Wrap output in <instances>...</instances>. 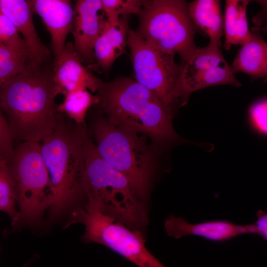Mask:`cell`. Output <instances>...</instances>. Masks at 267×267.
<instances>
[{"instance_id": "6da1fadb", "label": "cell", "mask_w": 267, "mask_h": 267, "mask_svg": "<svg viewBox=\"0 0 267 267\" xmlns=\"http://www.w3.org/2000/svg\"><path fill=\"white\" fill-rule=\"evenodd\" d=\"M52 71L27 65L0 87V106L13 140L41 142L58 119Z\"/></svg>"}, {"instance_id": "7a4b0ae2", "label": "cell", "mask_w": 267, "mask_h": 267, "mask_svg": "<svg viewBox=\"0 0 267 267\" xmlns=\"http://www.w3.org/2000/svg\"><path fill=\"white\" fill-rule=\"evenodd\" d=\"M97 92L98 104L111 123L159 143L178 138L170 109L134 79L122 77L103 82Z\"/></svg>"}, {"instance_id": "3957f363", "label": "cell", "mask_w": 267, "mask_h": 267, "mask_svg": "<svg viewBox=\"0 0 267 267\" xmlns=\"http://www.w3.org/2000/svg\"><path fill=\"white\" fill-rule=\"evenodd\" d=\"M88 136L84 124H73L58 116L53 131L41 141L52 192L48 209L51 218L61 216L84 191V147Z\"/></svg>"}, {"instance_id": "277c9868", "label": "cell", "mask_w": 267, "mask_h": 267, "mask_svg": "<svg viewBox=\"0 0 267 267\" xmlns=\"http://www.w3.org/2000/svg\"><path fill=\"white\" fill-rule=\"evenodd\" d=\"M84 191L104 214L136 229L147 222L145 197L134 183L99 154L88 136L84 147Z\"/></svg>"}, {"instance_id": "5b68a950", "label": "cell", "mask_w": 267, "mask_h": 267, "mask_svg": "<svg viewBox=\"0 0 267 267\" xmlns=\"http://www.w3.org/2000/svg\"><path fill=\"white\" fill-rule=\"evenodd\" d=\"M94 143L101 157L124 174L145 196L155 171V161L139 134L98 118L92 125Z\"/></svg>"}, {"instance_id": "8992f818", "label": "cell", "mask_w": 267, "mask_h": 267, "mask_svg": "<svg viewBox=\"0 0 267 267\" xmlns=\"http://www.w3.org/2000/svg\"><path fill=\"white\" fill-rule=\"evenodd\" d=\"M137 14L135 33L160 50L181 59L197 46L198 29L189 15L187 0H144Z\"/></svg>"}, {"instance_id": "52a82bcc", "label": "cell", "mask_w": 267, "mask_h": 267, "mask_svg": "<svg viewBox=\"0 0 267 267\" xmlns=\"http://www.w3.org/2000/svg\"><path fill=\"white\" fill-rule=\"evenodd\" d=\"M75 223L84 226L86 243L104 245L139 267H164L147 249L138 229L104 214L90 199L84 208L72 212L67 226Z\"/></svg>"}, {"instance_id": "ba28073f", "label": "cell", "mask_w": 267, "mask_h": 267, "mask_svg": "<svg viewBox=\"0 0 267 267\" xmlns=\"http://www.w3.org/2000/svg\"><path fill=\"white\" fill-rule=\"evenodd\" d=\"M7 163L20 218L35 223L49 209L52 200L49 175L41 154L40 142H19Z\"/></svg>"}, {"instance_id": "9c48e42d", "label": "cell", "mask_w": 267, "mask_h": 267, "mask_svg": "<svg viewBox=\"0 0 267 267\" xmlns=\"http://www.w3.org/2000/svg\"><path fill=\"white\" fill-rule=\"evenodd\" d=\"M127 44L134 80L170 109L172 104L180 100L181 66L176 61L175 55L152 45L130 29Z\"/></svg>"}, {"instance_id": "30bf717a", "label": "cell", "mask_w": 267, "mask_h": 267, "mask_svg": "<svg viewBox=\"0 0 267 267\" xmlns=\"http://www.w3.org/2000/svg\"><path fill=\"white\" fill-rule=\"evenodd\" d=\"M107 20L100 0H76L74 8L73 45L83 61L94 63V42Z\"/></svg>"}, {"instance_id": "8fae6325", "label": "cell", "mask_w": 267, "mask_h": 267, "mask_svg": "<svg viewBox=\"0 0 267 267\" xmlns=\"http://www.w3.org/2000/svg\"><path fill=\"white\" fill-rule=\"evenodd\" d=\"M52 72L55 96L80 89L95 92L103 82L84 66L82 59L70 42L66 43L61 55L55 60Z\"/></svg>"}, {"instance_id": "7c38bea8", "label": "cell", "mask_w": 267, "mask_h": 267, "mask_svg": "<svg viewBox=\"0 0 267 267\" xmlns=\"http://www.w3.org/2000/svg\"><path fill=\"white\" fill-rule=\"evenodd\" d=\"M164 227L167 235L176 239L195 235L214 242H223L242 235H259L254 222L238 224L227 220H216L193 224L173 215L166 219Z\"/></svg>"}, {"instance_id": "4fadbf2b", "label": "cell", "mask_w": 267, "mask_h": 267, "mask_svg": "<svg viewBox=\"0 0 267 267\" xmlns=\"http://www.w3.org/2000/svg\"><path fill=\"white\" fill-rule=\"evenodd\" d=\"M73 0H31L33 12L41 17L50 34L55 60L61 55L67 37L72 31Z\"/></svg>"}, {"instance_id": "5bb4252c", "label": "cell", "mask_w": 267, "mask_h": 267, "mask_svg": "<svg viewBox=\"0 0 267 267\" xmlns=\"http://www.w3.org/2000/svg\"><path fill=\"white\" fill-rule=\"evenodd\" d=\"M0 9L22 35L28 50L29 63L34 66L43 64L50 51L36 31L31 0H0Z\"/></svg>"}, {"instance_id": "9a60e30c", "label": "cell", "mask_w": 267, "mask_h": 267, "mask_svg": "<svg viewBox=\"0 0 267 267\" xmlns=\"http://www.w3.org/2000/svg\"><path fill=\"white\" fill-rule=\"evenodd\" d=\"M129 28L127 22L120 18L107 19L96 38L93 48L94 60L104 71L125 51Z\"/></svg>"}, {"instance_id": "2e32d148", "label": "cell", "mask_w": 267, "mask_h": 267, "mask_svg": "<svg viewBox=\"0 0 267 267\" xmlns=\"http://www.w3.org/2000/svg\"><path fill=\"white\" fill-rule=\"evenodd\" d=\"M221 85L241 86L230 66L226 62L219 66L188 72L181 71L180 77V100L185 104L193 92Z\"/></svg>"}, {"instance_id": "e0dca14e", "label": "cell", "mask_w": 267, "mask_h": 267, "mask_svg": "<svg viewBox=\"0 0 267 267\" xmlns=\"http://www.w3.org/2000/svg\"><path fill=\"white\" fill-rule=\"evenodd\" d=\"M241 45L230 66L233 72L244 73L253 78L266 77L267 44L264 38L252 32L251 37Z\"/></svg>"}, {"instance_id": "ac0fdd59", "label": "cell", "mask_w": 267, "mask_h": 267, "mask_svg": "<svg viewBox=\"0 0 267 267\" xmlns=\"http://www.w3.org/2000/svg\"><path fill=\"white\" fill-rule=\"evenodd\" d=\"M188 8L197 28L209 38V43L221 47L223 34V18L220 0H194L188 2Z\"/></svg>"}, {"instance_id": "d6986e66", "label": "cell", "mask_w": 267, "mask_h": 267, "mask_svg": "<svg viewBox=\"0 0 267 267\" xmlns=\"http://www.w3.org/2000/svg\"><path fill=\"white\" fill-rule=\"evenodd\" d=\"M252 0H225L224 46L227 50L234 45H242L251 36L247 18V7Z\"/></svg>"}, {"instance_id": "ffe728a7", "label": "cell", "mask_w": 267, "mask_h": 267, "mask_svg": "<svg viewBox=\"0 0 267 267\" xmlns=\"http://www.w3.org/2000/svg\"><path fill=\"white\" fill-rule=\"evenodd\" d=\"M99 98L87 89H80L64 95L63 101L56 105L57 113L65 114L77 125H83L89 109L98 104Z\"/></svg>"}, {"instance_id": "44dd1931", "label": "cell", "mask_w": 267, "mask_h": 267, "mask_svg": "<svg viewBox=\"0 0 267 267\" xmlns=\"http://www.w3.org/2000/svg\"><path fill=\"white\" fill-rule=\"evenodd\" d=\"M28 62V51L0 43V87L7 80L22 72Z\"/></svg>"}, {"instance_id": "7402d4cb", "label": "cell", "mask_w": 267, "mask_h": 267, "mask_svg": "<svg viewBox=\"0 0 267 267\" xmlns=\"http://www.w3.org/2000/svg\"><path fill=\"white\" fill-rule=\"evenodd\" d=\"M16 204L15 187L7 161L0 157V211L8 215L13 225L20 219Z\"/></svg>"}, {"instance_id": "603a6c76", "label": "cell", "mask_w": 267, "mask_h": 267, "mask_svg": "<svg viewBox=\"0 0 267 267\" xmlns=\"http://www.w3.org/2000/svg\"><path fill=\"white\" fill-rule=\"evenodd\" d=\"M107 19L117 20L121 15L137 14L141 0H100Z\"/></svg>"}, {"instance_id": "cb8c5ba5", "label": "cell", "mask_w": 267, "mask_h": 267, "mask_svg": "<svg viewBox=\"0 0 267 267\" xmlns=\"http://www.w3.org/2000/svg\"><path fill=\"white\" fill-rule=\"evenodd\" d=\"M0 43L12 46L27 48L24 40L21 37L16 27L0 9Z\"/></svg>"}, {"instance_id": "d4e9b609", "label": "cell", "mask_w": 267, "mask_h": 267, "mask_svg": "<svg viewBox=\"0 0 267 267\" xmlns=\"http://www.w3.org/2000/svg\"><path fill=\"white\" fill-rule=\"evenodd\" d=\"M13 141L7 119L0 106V157L7 162L13 153Z\"/></svg>"}, {"instance_id": "484cf974", "label": "cell", "mask_w": 267, "mask_h": 267, "mask_svg": "<svg viewBox=\"0 0 267 267\" xmlns=\"http://www.w3.org/2000/svg\"><path fill=\"white\" fill-rule=\"evenodd\" d=\"M267 102L262 99L255 103L249 109L251 122L254 128L262 134L267 133Z\"/></svg>"}, {"instance_id": "4316f807", "label": "cell", "mask_w": 267, "mask_h": 267, "mask_svg": "<svg viewBox=\"0 0 267 267\" xmlns=\"http://www.w3.org/2000/svg\"><path fill=\"white\" fill-rule=\"evenodd\" d=\"M259 231V236L264 240L267 239V214L260 210L257 213V220L254 222Z\"/></svg>"}, {"instance_id": "83f0119b", "label": "cell", "mask_w": 267, "mask_h": 267, "mask_svg": "<svg viewBox=\"0 0 267 267\" xmlns=\"http://www.w3.org/2000/svg\"><path fill=\"white\" fill-rule=\"evenodd\" d=\"M253 1L257 2L262 8V11H261V13L260 14V17L258 18V20L260 21L262 16L264 20L265 15L267 14V0H252V1Z\"/></svg>"}, {"instance_id": "f1b7e54d", "label": "cell", "mask_w": 267, "mask_h": 267, "mask_svg": "<svg viewBox=\"0 0 267 267\" xmlns=\"http://www.w3.org/2000/svg\"><path fill=\"white\" fill-rule=\"evenodd\" d=\"M141 0V3L144 0Z\"/></svg>"}]
</instances>
